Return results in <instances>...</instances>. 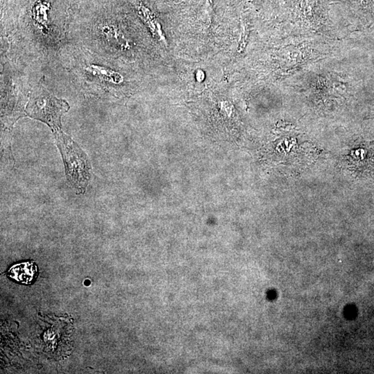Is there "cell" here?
Here are the masks:
<instances>
[{
	"mask_svg": "<svg viewBox=\"0 0 374 374\" xmlns=\"http://www.w3.org/2000/svg\"><path fill=\"white\" fill-rule=\"evenodd\" d=\"M69 108L65 100H58L45 89L39 88L32 92L26 112L32 118L43 121L51 127L59 141L66 137L61 130L60 118Z\"/></svg>",
	"mask_w": 374,
	"mask_h": 374,
	"instance_id": "obj_1",
	"label": "cell"
},
{
	"mask_svg": "<svg viewBox=\"0 0 374 374\" xmlns=\"http://www.w3.org/2000/svg\"><path fill=\"white\" fill-rule=\"evenodd\" d=\"M36 274V265L32 261L14 265L8 273L10 278L25 284L31 283Z\"/></svg>",
	"mask_w": 374,
	"mask_h": 374,
	"instance_id": "obj_2",
	"label": "cell"
},
{
	"mask_svg": "<svg viewBox=\"0 0 374 374\" xmlns=\"http://www.w3.org/2000/svg\"><path fill=\"white\" fill-rule=\"evenodd\" d=\"M141 11H142L143 17L146 21H147L148 25L149 27L152 30V33L154 34L157 35L159 38L162 36V32L160 31L159 26L157 25H159L156 23L155 19H154V16H152V13L150 12L148 9H146L144 7H141Z\"/></svg>",
	"mask_w": 374,
	"mask_h": 374,
	"instance_id": "obj_3",
	"label": "cell"
},
{
	"mask_svg": "<svg viewBox=\"0 0 374 374\" xmlns=\"http://www.w3.org/2000/svg\"><path fill=\"white\" fill-rule=\"evenodd\" d=\"M95 70L98 72L99 75H102L100 76H103L104 78H108L110 81L113 82L115 83H121L122 81V77L119 74L115 72L105 70L103 69L96 67Z\"/></svg>",
	"mask_w": 374,
	"mask_h": 374,
	"instance_id": "obj_4",
	"label": "cell"
}]
</instances>
